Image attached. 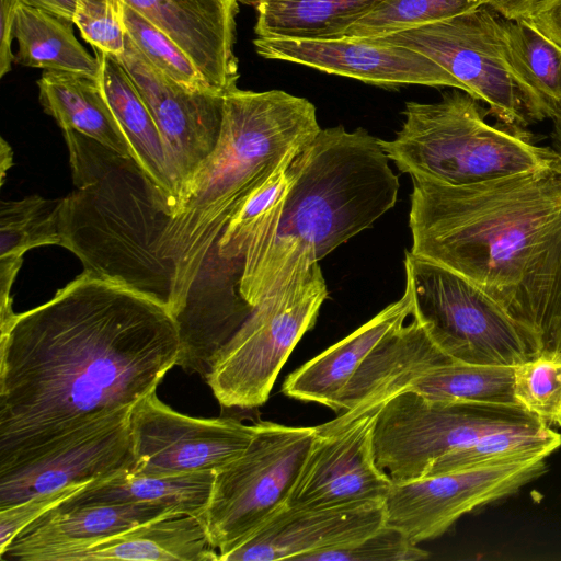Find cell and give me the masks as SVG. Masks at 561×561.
I'll use <instances>...</instances> for the list:
<instances>
[{
    "instance_id": "6da1fadb",
    "label": "cell",
    "mask_w": 561,
    "mask_h": 561,
    "mask_svg": "<svg viewBox=\"0 0 561 561\" xmlns=\"http://www.w3.org/2000/svg\"><path fill=\"white\" fill-rule=\"evenodd\" d=\"M179 354L164 304L83 271L0 331V468L131 408Z\"/></svg>"
},
{
    "instance_id": "7a4b0ae2",
    "label": "cell",
    "mask_w": 561,
    "mask_h": 561,
    "mask_svg": "<svg viewBox=\"0 0 561 561\" xmlns=\"http://www.w3.org/2000/svg\"><path fill=\"white\" fill-rule=\"evenodd\" d=\"M411 253L466 277L553 351L561 335V156L468 185L412 178Z\"/></svg>"
},
{
    "instance_id": "3957f363",
    "label": "cell",
    "mask_w": 561,
    "mask_h": 561,
    "mask_svg": "<svg viewBox=\"0 0 561 561\" xmlns=\"http://www.w3.org/2000/svg\"><path fill=\"white\" fill-rule=\"evenodd\" d=\"M379 140L336 126L321 129L296 156V180L279 216L241 260L238 291L250 307L394 206L400 185Z\"/></svg>"
},
{
    "instance_id": "277c9868",
    "label": "cell",
    "mask_w": 561,
    "mask_h": 561,
    "mask_svg": "<svg viewBox=\"0 0 561 561\" xmlns=\"http://www.w3.org/2000/svg\"><path fill=\"white\" fill-rule=\"evenodd\" d=\"M320 130L316 107L305 98L238 88L225 94L218 142L184 187L159 244L173 279L169 309L175 318L241 202Z\"/></svg>"
},
{
    "instance_id": "5b68a950",
    "label": "cell",
    "mask_w": 561,
    "mask_h": 561,
    "mask_svg": "<svg viewBox=\"0 0 561 561\" xmlns=\"http://www.w3.org/2000/svg\"><path fill=\"white\" fill-rule=\"evenodd\" d=\"M62 135L76 190L61 197V247L85 272L169 308L173 279L159 255L167 199L133 158L75 130Z\"/></svg>"
},
{
    "instance_id": "8992f818",
    "label": "cell",
    "mask_w": 561,
    "mask_h": 561,
    "mask_svg": "<svg viewBox=\"0 0 561 561\" xmlns=\"http://www.w3.org/2000/svg\"><path fill=\"white\" fill-rule=\"evenodd\" d=\"M403 115L397 137L379 141L411 178L468 185L537 169L561 156L534 144L529 133L489 124L477 100L458 89L434 103L408 102Z\"/></svg>"
},
{
    "instance_id": "52a82bcc",
    "label": "cell",
    "mask_w": 561,
    "mask_h": 561,
    "mask_svg": "<svg viewBox=\"0 0 561 561\" xmlns=\"http://www.w3.org/2000/svg\"><path fill=\"white\" fill-rule=\"evenodd\" d=\"M328 297L318 263L268 293L219 350L205 379L221 409L263 405Z\"/></svg>"
},
{
    "instance_id": "ba28073f",
    "label": "cell",
    "mask_w": 561,
    "mask_h": 561,
    "mask_svg": "<svg viewBox=\"0 0 561 561\" xmlns=\"http://www.w3.org/2000/svg\"><path fill=\"white\" fill-rule=\"evenodd\" d=\"M254 425L245 450L215 471L201 517L219 560L287 505L317 435L316 426Z\"/></svg>"
},
{
    "instance_id": "9c48e42d",
    "label": "cell",
    "mask_w": 561,
    "mask_h": 561,
    "mask_svg": "<svg viewBox=\"0 0 561 561\" xmlns=\"http://www.w3.org/2000/svg\"><path fill=\"white\" fill-rule=\"evenodd\" d=\"M404 270L411 316L454 360L516 366L539 353L531 335L466 277L411 252Z\"/></svg>"
},
{
    "instance_id": "30bf717a",
    "label": "cell",
    "mask_w": 561,
    "mask_h": 561,
    "mask_svg": "<svg viewBox=\"0 0 561 561\" xmlns=\"http://www.w3.org/2000/svg\"><path fill=\"white\" fill-rule=\"evenodd\" d=\"M541 424L518 404L439 401L405 389L380 408L374 450L391 480L405 482L425 477L440 457L482 436Z\"/></svg>"
},
{
    "instance_id": "8fae6325",
    "label": "cell",
    "mask_w": 561,
    "mask_h": 561,
    "mask_svg": "<svg viewBox=\"0 0 561 561\" xmlns=\"http://www.w3.org/2000/svg\"><path fill=\"white\" fill-rule=\"evenodd\" d=\"M444 68L462 91L489 106L503 126L528 133L540 118L512 68L501 34V16L486 5L389 36Z\"/></svg>"
},
{
    "instance_id": "7c38bea8",
    "label": "cell",
    "mask_w": 561,
    "mask_h": 561,
    "mask_svg": "<svg viewBox=\"0 0 561 561\" xmlns=\"http://www.w3.org/2000/svg\"><path fill=\"white\" fill-rule=\"evenodd\" d=\"M133 472L152 476L216 471L249 446L255 425L232 416L192 417L163 403L156 390L129 413Z\"/></svg>"
},
{
    "instance_id": "4fadbf2b",
    "label": "cell",
    "mask_w": 561,
    "mask_h": 561,
    "mask_svg": "<svg viewBox=\"0 0 561 561\" xmlns=\"http://www.w3.org/2000/svg\"><path fill=\"white\" fill-rule=\"evenodd\" d=\"M96 419L27 457L0 468V510L69 485L133 470L129 413Z\"/></svg>"
},
{
    "instance_id": "5bb4252c",
    "label": "cell",
    "mask_w": 561,
    "mask_h": 561,
    "mask_svg": "<svg viewBox=\"0 0 561 561\" xmlns=\"http://www.w3.org/2000/svg\"><path fill=\"white\" fill-rule=\"evenodd\" d=\"M546 458L393 482L386 499V524L420 543L444 535L462 515L518 491L540 477Z\"/></svg>"
},
{
    "instance_id": "9a60e30c",
    "label": "cell",
    "mask_w": 561,
    "mask_h": 561,
    "mask_svg": "<svg viewBox=\"0 0 561 561\" xmlns=\"http://www.w3.org/2000/svg\"><path fill=\"white\" fill-rule=\"evenodd\" d=\"M379 410L334 433H317L286 506L334 508L386 502L393 481L375 456Z\"/></svg>"
},
{
    "instance_id": "2e32d148",
    "label": "cell",
    "mask_w": 561,
    "mask_h": 561,
    "mask_svg": "<svg viewBox=\"0 0 561 561\" xmlns=\"http://www.w3.org/2000/svg\"><path fill=\"white\" fill-rule=\"evenodd\" d=\"M253 44L256 53L266 59L296 62L375 85L421 84L462 91L461 84L427 56L382 38L256 37Z\"/></svg>"
},
{
    "instance_id": "e0dca14e",
    "label": "cell",
    "mask_w": 561,
    "mask_h": 561,
    "mask_svg": "<svg viewBox=\"0 0 561 561\" xmlns=\"http://www.w3.org/2000/svg\"><path fill=\"white\" fill-rule=\"evenodd\" d=\"M117 58L156 121L183 192L218 142L225 94L180 85L156 68L128 35L125 50Z\"/></svg>"
},
{
    "instance_id": "ac0fdd59",
    "label": "cell",
    "mask_w": 561,
    "mask_h": 561,
    "mask_svg": "<svg viewBox=\"0 0 561 561\" xmlns=\"http://www.w3.org/2000/svg\"><path fill=\"white\" fill-rule=\"evenodd\" d=\"M386 524L385 502L334 508L285 506L220 561H304L350 546Z\"/></svg>"
},
{
    "instance_id": "d6986e66",
    "label": "cell",
    "mask_w": 561,
    "mask_h": 561,
    "mask_svg": "<svg viewBox=\"0 0 561 561\" xmlns=\"http://www.w3.org/2000/svg\"><path fill=\"white\" fill-rule=\"evenodd\" d=\"M453 362L456 360L435 342L426 327L412 317L366 358L339 397L337 417L316 426L317 433L345 428L408 389L424 371Z\"/></svg>"
},
{
    "instance_id": "ffe728a7",
    "label": "cell",
    "mask_w": 561,
    "mask_h": 561,
    "mask_svg": "<svg viewBox=\"0 0 561 561\" xmlns=\"http://www.w3.org/2000/svg\"><path fill=\"white\" fill-rule=\"evenodd\" d=\"M121 1L170 36L215 90L226 94L237 88L238 0Z\"/></svg>"
},
{
    "instance_id": "44dd1931",
    "label": "cell",
    "mask_w": 561,
    "mask_h": 561,
    "mask_svg": "<svg viewBox=\"0 0 561 561\" xmlns=\"http://www.w3.org/2000/svg\"><path fill=\"white\" fill-rule=\"evenodd\" d=\"M167 513L178 512L149 503L75 506L59 503L22 529L0 552V559L64 561L77 550Z\"/></svg>"
},
{
    "instance_id": "7402d4cb",
    "label": "cell",
    "mask_w": 561,
    "mask_h": 561,
    "mask_svg": "<svg viewBox=\"0 0 561 561\" xmlns=\"http://www.w3.org/2000/svg\"><path fill=\"white\" fill-rule=\"evenodd\" d=\"M412 314V299L402 297L369 321L309 359L283 382L282 392L291 399L316 402L335 412L339 397L374 350Z\"/></svg>"
},
{
    "instance_id": "603a6c76",
    "label": "cell",
    "mask_w": 561,
    "mask_h": 561,
    "mask_svg": "<svg viewBox=\"0 0 561 561\" xmlns=\"http://www.w3.org/2000/svg\"><path fill=\"white\" fill-rule=\"evenodd\" d=\"M94 50L100 60L98 79L106 101L135 161L160 190L172 216L180 203L182 185L156 121L119 59Z\"/></svg>"
},
{
    "instance_id": "cb8c5ba5",
    "label": "cell",
    "mask_w": 561,
    "mask_h": 561,
    "mask_svg": "<svg viewBox=\"0 0 561 561\" xmlns=\"http://www.w3.org/2000/svg\"><path fill=\"white\" fill-rule=\"evenodd\" d=\"M217 561L199 517L167 513L68 554L64 561Z\"/></svg>"
},
{
    "instance_id": "d4e9b609",
    "label": "cell",
    "mask_w": 561,
    "mask_h": 561,
    "mask_svg": "<svg viewBox=\"0 0 561 561\" xmlns=\"http://www.w3.org/2000/svg\"><path fill=\"white\" fill-rule=\"evenodd\" d=\"M37 85L44 112L57 122L61 130L78 131L134 159L98 77L70 71H45Z\"/></svg>"
},
{
    "instance_id": "484cf974",
    "label": "cell",
    "mask_w": 561,
    "mask_h": 561,
    "mask_svg": "<svg viewBox=\"0 0 561 561\" xmlns=\"http://www.w3.org/2000/svg\"><path fill=\"white\" fill-rule=\"evenodd\" d=\"M214 478L215 471L169 476L122 471L88 483L61 504H160L201 518L209 501Z\"/></svg>"
},
{
    "instance_id": "4316f807",
    "label": "cell",
    "mask_w": 561,
    "mask_h": 561,
    "mask_svg": "<svg viewBox=\"0 0 561 561\" xmlns=\"http://www.w3.org/2000/svg\"><path fill=\"white\" fill-rule=\"evenodd\" d=\"M385 0H241L256 9V37L331 39L343 37Z\"/></svg>"
},
{
    "instance_id": "83f0119b",
    "label": "cell",
    "mask_w": 561,
    "mask_h": 561,
    "mask_svg": "<svg viewBox=\"0 0 561 561\" xmlns=\"http://www.w3.org/2000/svg\"><path fill=\"white\" fill-rule=\"evenodd\" d=\"M501 34L516 78L540 121L553 119L561 111V47L526 19L501 16Z\"/></svg>"
},
{
    "instance_id": "f1b7e54d",
    "label": "cell",
    "mask_w": 561,
    "mask_h": 561,
    "mask_svg": "<svg viewBox=\"0 0 561 561\" xmlns=\"http://www.w3.org/2000/svg\"><path fill=\"white\" fill-rule=\"evenodd\" d=\"M73 23L20 2L13 36L18 41L14 61L46 71H70L98 77L100 60L79 43Z\"/></svg>"
},
{
    "instance_id": "f546056e",
    "label": "cell",
    "mask_w": 561,
    "mask_h": 561,
    "mask_svg": "<svg viewBox=\"0 0 561 561\" xmlns=\"http://www.w3.org/2000/svg\"><path fill=\"white\" fill-rule=\"evenodd\" d=\"M61 198L39 195L0 204V285L12 287L24 254L42 245H61Z\"/></svg>"
},
{
    "instance_id": "4dcf8cb0",
    "label": "cell",
    "mask_w": 561,
    "mask_h": 561,
    "mask_svg": "<svg viewBox=\"0 0 561 561\" xmlns=\"http://www.w3.org/2000/svg\"><path fill=\"white\" fill-rule=\"evenodd\" d=\"M302 149L288 152L241 202L217 243L220 259L241 264L250 243L277 219L296 180L295 160Z\"/></svg>"
},
{
    "instance_id": "1f68e13d",
    "label": "cell",
    "mask_w": 561,
    "mask_h": 561,
    "mask_svg": "<svg viewBox=\"0 0 561 561\" xmlns=\"http://www.w3.org/2000/svg\"><path fill=\"white\" fill-rule=\"evenodd\" d=\"M408 389L439 401L517 404L514 366L453 362L424 371Z\"/></svg>"
},
{
    "instance_id": "d6a6232c",
    "label": "cell",
    "mask_w": 561,
    "mask_h": 561,
    "mask_svg": "<svg viewBox=\"0 0 561 561\" xmlns=\"http://www.w3.org/2000/svg\"><path fill=\"white\" fill-rule=\"evenodd\" d=\"M560 446L561 434L546 424L503 430L482 436L440 457L425 477L538 457L547 458Z\"/></svg>"
},
{
    "instance_id": "836d02e7",
    "label": "cell",
    "mask_w": 561,
    "mask_h": 561,
    "mask_svg": "<svg viewBox=\"0 0 561 561\" xmlns=\"http://www.w3.org/2000/svg\"><path fill=\"white\" fill-rule=\"evenodd\" d=\"M485 0H385L355 22L346 37L378 38L469 12Z\"/></svg>"
},
{
    "instance_id": "e575fe53",
    "label": "cell",
    "mask_w": 561,
    "mask_h": 561,
    "mask_svg": "<svg viewBox=\"0 0 561 561\" xmlns=\"http://www.w3.org/2000/svg\"><path fill=\"white\" fill-rule=\"evenodd\" d=\"M123 18L127 35L161 72L188 90L217 91L208 83L191 57L170 36L125 3Z\"/></svg>"
},
{
    "instance_id": "d590c367",
    "label": "cell",
    "mask_w": 561,
    "mask_h": 561,
    "mask_svg": "<svg viewBox=\"0 0 561 561\" xmlns=\"http://www.w3.org/2000/svg\"><path fill=\"white\" fill-rule=\"evenodd\" d=\"M514 396L546 425L561 426V354L541 351L514 366Z\"/></svg>"
},
{
    "instance_id": "8d00e7d4",
    "label": "cell",
    "mask_w": 561,
    "mask_h": 561,
    "mask_svg": "<svg viewBox=\"0 0 561 561\" xmlns=\"http://www.w3.org/2000/svg\"><path fill=\"white\" fill-rule=\"evenodd\" d=\"M428 556L419 543L385 524L357 542L312 553L304 561H415L427 559Z\"/></svg>"
},
{
    "instance_id": "74e56055",
    "label": "cell",
    "mask_w": 561,
    "mask_h": 561,
    "mask_svg": "<svg viewBox=\"0 0 561 561\" xmlns=\"http://www.w3.org/2000/svg\"><path fill=\"white\" fill-rule=\"evenodd\" d=\"M93 48L119 57L126 46V27L121 0H77L72 20Z\"/></svg>"
},
{
    "instance_id": "f35d334b",
    "label": "cell",
    "mask_w": 561,
    "mask_h": 561,
    "mask_svg": "<svg viewBox=\"0 0 561 561\" xmlns=\"http://www.w3.org/2000/svg\"><path fill=\"white\" fill-rule=\"evenodd\" d=\"M85 485L87 484L69 485L50 493L31 497L11 507L0 510V552L27 525Z\"/></svg>"
},
{
    "instance_id": "ab89813d",
    "label": "cell",
    "mask_w": 561,
    "mask_h": 561,
    "mask_svg": "<svg viewBox=\"0 0 561 561\" xmlns=\"http://www.w3.org/2000/svg\"><path fill=\"white\" fill-rule=\"evenodd\" d=\"M21 0H0V77L7 75L11 68L15 56L12 53L11 45L16 11Z\"/></svg>"
},
{
    "instance_id": "60d3db41",
    "label": "cell",
    "mask_w": 561,
    "mask_h": 561,
    "mask_svg": "<svg viewBox=\"0 0 561 561\" xmlns=\"http://www.w3.org/2000/svg\"><path fill=\"white\" fill-rule=\"evenodd\" d=\"M537 31L561 47V0H549L526 19Z\"/></svg>"
},
{
    "instance_id": "b9f144b4",
    "label": "cell",
    "mask_w": 561,
    "mask_h": 561,
    "mask_svg": "<svg viewBox=\"0 0 561 561\" xmlns=\"http://www.w3.org/2000/svg\"><path fill=\"white\" fill-rule=\"evenodd\" d=\"M549 0H485L484 5L507 20L527 19Z\"/></svg>"
},
{
    "instance_id": "7bdbcfd3",
    "label": "cell",
    "mask_w": 561,
    "mask_h": 561,
    "mask_svg": "<svg viewBox=\"0 0 561 561\" xmlns=\"http://www.w3.org/2000/svg\"><path fill=\"white\" fill-rule=\"evenodd\" d=\"M21 2L71 22L77 7V0H21Z\"/></svg>"
},
{
    "instance_id": "ee69618b",
    "label": "cell",
    "mask_w": 561,
    "mask_h": 561,
    "mask_svg": "<svg viewBox=\"0 0 561 561\" xmlns=\"http://www.w3.org/2000/svg\"><path fill=\"white\" fill-rule=\"evenodd\" d=\"M13 162V152L8 142L1 138L0 146V173L1 184L4 182L5 172L10 169Z\"/></svg>"
},
{
    "instance_id": "f6af8a7d",
    "label": "cell",
    "mask_w": 561,
    "mask_h": 561,
    "mask_svg": "<svg viewBox=\"0 0 561 561\" xmlns=\"http://www.w3.org/2000/svg\"><path fill=\"white\" fill-rule=\"evenodd\" d=\"M552 121L554 122V138L558 145L561 147V111Z\"/></svg>"
},
{
    "instance_id": "bcb514c9",
    "label": "cell",
    "mask_w": 561,
    "mask_h": 561,
    "mask_svg": "<svg viewBox=\"0 0 561 561\" xmlns=\"http://www.w3.org/2000/svg\"><path fill=\"white\" fill-rule=\"evenodd\" d=\"M553 351H556V352L561 354V335H560V337H559V340H558Z\"/></svg>"
}]
</instances>
